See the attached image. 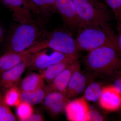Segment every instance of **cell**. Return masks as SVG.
Returning <instances> with one entry per match:
<instances>
[{
	"label": "cell",
	"instance_id": "6da1fadb",
	"mask_svg": "<svg viewBox=\"0 0 121 121\" xmlns=\"http://www.w3.org/2000/svg\"><path fill=\"white\" fill-rule=\"evenodd\" d=\"M83 63L93 79L99 78L113 82L121 75V55L114 48L102 47L91 51Z\"/></svg>",
	"mask_w": 121,
	"mask_h": 121
},
{
	"label": "cell",
	"instance_id": "7a4b0ae2",
	"mask_svg": "<svg viewBox=\"0 0 121 121\" xmlns=\"http://www.w3.org/2000/svg\"><path fill=\"white\" fill-rule=\"evenodd\" d=\"M47 48L72 56L79 55V50L75 39L70 33L56 29L51 31L43 29L40 38L32 46L22 52L26 56Z\"/></svg>",
	"mask_w": 121,
	"mask_h": 121
},
{
	"label": "cell",
	"instance_id": "3957f363",
	"mask_svg": "<svg viewBox=\"0 0 121 121\" xmlns=\"http://www.w3.org/2000/svg\"><path fill=\"white\" fill-rule=\"evenodd\" d=\"M75 40L79 50L90 52L102 47H109L119 52L117 34L110 24L82 25L78 29Z\"/></svg>",
	"mask_w": 121,
	"mask_h": 121
},
{
	"label": "cell",
	"instance_id": "277c9868",
	"mask_svg": "<svg viewBox=\"0 0 121 121\" xmlns=\"http://www.w3.org/2000/svg\"><path fill=\"white\" fill-rule=\"evenodd\" d=\"M72 0L80 20V26L83 25L103 26L109 24L112 20L111 14L107 6L101 1Z\"/></svg>",
	"mask_w": 121,
	"mask_h": 121
},
{
	"label": "cell",
	"instance_id": "5b68a950",
	"mask_svg": "<svg viewBox=\"0 0 121 121\" xmlns=\"http://www.w3.org/2000/svg\"><path fill=\"white\" fill-rule=\"evenodd\" d=\"M43 32V29L36 23H19L13 26L5 39L6 52H21L25 51L37 41Z\"/></svg>",
	"mask_w": 121,
	"mask_h": 121
},
{
	"label": "cell",
	"instance_id": "8992f818",
	"mask_svg": "<svg viewBox=\"0 0 121 121\" xmlns=\"http://www.w3.org/2000/svg\"><path fill=\"white\" fill-rule=\"evenodd\" d=\"M47 49L31 54L27 68L31 70L41 71L56 63L71 59H78L79 55H69L54 51L51 54L47 53Z\"/></svg>",
	"mask_w": 121,
	"mask_h": 121
},
{
	"label": "cell",
	"instance_id": "52a82bcc",
	"mask_svg": "<svg viewBox=\"0 0 121 121\" xmlns=\"http://www.w3.org/2000/svg\"><path fill=\"white\" fill-rule=\"evenodd\" d=\"M28 55L23 60L11 69L0 73V89L2 90L14 86H17L21 77L27 68L31 58Z\"/></svg>",
	"mask_w": 121,
	"mask_h": 121
},
{
	"label": "cell",
	"instance_id": "ba28073f",
	"mask_svg": "<svg viewBox=\"0 0 121 121\" xmlns=\"http://www.w3.org/2000/svg\"><path fill=\"white\" fill-rule=\"evenodd\" d=\"M55 7L68 28L72 31L78 30L80 22L72 0H56Z\"/></svg>",
	"mask_w": 121,
	"mask_h": 121
},
{
	"label": "cell",
	"instance_id": "9c48e42d",
	"mask_svg": "<svg viewBox=\"0 0 121 121\" xmlns=\"http://www.w3.org/2000/svg\"><path fill=\"white\" fill-rule=\"evenodd\" d=\"M12 13L13 19L20 24L36 23L31 12L23 0H0Z\"/></svg>",
	"mask_w": 121,
	"mask_h": 121
},
{
	"label": "cell",
	"instance_id": "30bf717a",
	"mask_svg": "<svg viewBox=\"0 0 121 121\" xmlns=\"http://www.w3.org/2000/svg\"><path fill=\"white\" fill-rule=\"evenodd\" d=\"M90 109L86 100L82 97L68 102L65 111L69 121H89Z\"/></svg>",
	"mask_w": 121,
	"mask_h": 121
},
{
	"label": "cell",
	"instance_id": "8fae6325",
	"mask_svg": "<svg viewBox=\"0 0 121 121\" xmlns=\"http://www.w3.org/2000/svg\"><path fill=\"white\" fill-rule=\"evenodd\" d=\"M68 100L66 95L58 91H54L47 94L42 102L50 114L56 116L65 110Z\"/></svg>",
	"mask_w": 121,
	"mask_h": 121
},
{
	"label": "cell",
	"instance_id": "7c38bea8",
	"mask_svg": "<svg viewBox=\"0 0 121 121\" xmlns=\"http://www.w3.org/2000/svg\"><path fill=\"white\" fill-rule=\"evenodd\" d=\"M100 106L110 112L119 110L121 105V94L112 85L104 87L99 100Z\"/></svg>",
	"mask_w": 121,
	"mask_h": 121
},
{
	"label": "cell",
	"instance_id": "4fadbf2b",
	"mask_svg": "<svg viewBox=\"0 0 121 121\" xmlns=\"http://www.w3.org/2000/svg\"><path fill=\"white\" fill-rule=\"evenodd\" d=\"M79 64L78 60H76L58 75L52 82L45 86L47 94L52 91H56L66 95L69 80L75 69Z\"/></svg>",
	"mask_w": 121,
	"mask_h": 121
},
{
	"label": "cell",
	"instance_id": "5bb4252c",
	"mask_svg": "<svg viewBox=\"0 0 121 121\" xmlns=\"http://www.w3.org/2000/svg\"><path fill=\"white\" fill-rule=\"evenodd\" d=\"M44 80L41 74L36 72H31L19 83L20 91L28 92L37 90L45 87Z\"/></svg>",
	"mask_w": 121,
	"mask_h": 121
},
{
	"label": "cell",
	"instance_id": "9a60e30c",
	"mask_svg": "<svg viewBox=\"0 0 121 121\" xmlns=\"http://www.w3.org/2000/svg\"><path fill=\"white\" fill-rule=\"evenodd\" d=\"M78 59L67 60L54 64L41 71V74L44 81L49 83L64 70Z\"/></svg>",
	"mask_w": 121,
	"mask_h": 121
},
{
	"label": "cell",
	"instance_id": "2e32d148",
	"mask_svg": "<svg viewBox=\"0 0 121 121\" xmlns=\"http://www.w3.org/2000/svg\"><path fill=\"white\" fill-rule=\"evenodd\" d=\"M27 56H24L21 52H6L3 55L0 56V73L17 65Z\"/></svg>",
	"mask_w": 121,
	"mask_h": 121
},
{
	"label": "cell",
	"instance_id": "e0dca14e",
	"mask_svg": "<svg viewBox=\"0 0 121 121\" xmlns=\"http://www.w3.org/2000/svg\"><path fill=\"white\" fill-rule=\"evenodd\" d=\"M44 87L33 91H21V102L26 103L32 106L41 103L47 95Z\"/></svg>",
	"mask_w": 121,
	"mask_h": 121
},
{
	"label": "cell",
	"instance_id": "ac0fdd59",
	"mask_svg": "<svg viewBox=\"0 0 121 121\" xmlns=\"http://www.w3.org/2000/svg\"><path fill=\"white\" fill-rule=\"evenodd\" d=\"M103 87L99 83L91 80L84 91L83 97L86 101L95 102L99 101Z\"/></svg>",
	"mask_w": 121,
	"mask_h": 121
},
{
	"label": "cell",
	"instance_id": "d6986e66",
	"mask_svg": "<svg viewBox=\"0 0 121 121\" xmlns=\"http://www.w3.org/2000/svg\"><path fill=\"white\" fill-rule=\"evenodd\" d=\"M19 89L17 86L11 87L5 91L4 97L5 102L9 107L17 106L21 102Z\"/></svg>",
	"mask_w": 121,
	"mask_h": 121
},
{
	"label": "cell",
	"instance_id": "ffe728a7",
	"mask_svg": "<svg viewBox=\"0 0 121 121\" xmlns=\"http://www.w3.org/2000/svg\"><path fill=\"white\" fill-rule=\"evenodd\" d=\"M16 116L5 102L4 95L0 89V121H15Z\"/></svg>",
	"mask_w": 121,
	"mask_h": 121
},
{
	"label": "cell",
	"instance_id": "44dd1931",
	"mask_svg": "<svg viewBox=\"0 0 121 121\" xmlns=\"http://www.w3.org/2000/svg\"><path fill=\"white\" fill-rule=\"evenodd\" d=\"M16 113L20 121H28L34 112L32 106L21 102L16 107Z\"/></svg>",
	"mask_w": 121,
	"mask_h": 121
},
{
	"label": "cell",
	"instance_id": "7402d4cb",
	"mask_svg": "<svg viewBox=\"0 0 121 121\" xmlns=\"http://www.w3.org/2000/svg\"><path fill=\"white\" fill-rule=\"evenodd\" d=\"M39 9L40 13L47 16L54 10L56 0H30Z\"/></svg>",
	"mask_w": 121,
	"mask_h": 121
},
{
	"label": "cell",
	"instance_id": "603a6c76",
	"mask_svg": "<svg viewBox=\"0 0 121 121\" xmlns=\"http://www.w3.org/2000/svg\"><path fill=\"white\" fill-rule=\"evenodd\" d=\"M80 68V64L75 69L69 80L66 95L68 99H71L72 94L78 83L80 76L82 74Z\"/></svg>",
	"mask_w": 121,
	"mask_h": 121
},
{
	"label": "cell",
	"instance_id": "cb8c5ba5",
	"mask_svg": "<svg viewBox=\"0 0 121 121\" xmlns=\"http://www.w3.org/2000/svg\"><path fill=\"white\" fill-rule=\"evenodd\" d=\"M112 11L116 21L121 19V0H104Z\"/></svg>",
	"mask_w": 121,
	"mask_h": 121
},
{
	"label": "cell",
	"instance_id": "d4e9b609",
	"mask_svg": "<svg viewBox=\"0 0 121 121\" xmlns=\"http://www.w3.org/2000/svg\"><path fill=\"white\" fill-rule=\"evenodd\" d=\"M104 119V117L97 111L94 109H90L89 121H101Z\"/></svg>",
	"mask_w": 121,
	"mask_h": 121
},
{
	"label": "cell",
	"instance_id": "484cf974",
	"mask_svg": "<svg viewBox=\"0 0 121 121\" xmlns=\"http://www.w3.org/2000/svg\"><path fill=\"white\" fill-rule=\"evenodd\" d=\"M116 29L119 52L121 55V19L117 21Z\"/></svg>",
	"mask_w": 121,
	"mask_h": 121
},
{
	"label": "cell",
	"instance_id": "4316f807",
	"mask_svg": "<svg viewBox=\"0 0 121 121\" xmlns=\"http://www.w3.org/2000/svg\"><path fill=\"white\" fill-rule=\"evenodd\" d=\"M26 6L30 9L33 13L36 14H39L40 11L36 5L33 4L30 0H23Z\"/></svg>",
	"mask_w": 121,
	"mask_h": 121
},
{
	"label": "cell",
	"instance_id": "83f0119b",
	"mask_svg": "<svg viewBox=\"0 0 121 121\" xmlns=\"http://www.w3.org/2000/svg\"><path fill=\"white\" fill-rule=\"evenodd\" d=\"M44 121V117L39 112H34L28 121Z\"/></svg>",
	"mask_w": 121,
	"mask_h": 121
},
{
	"label": "cell",
	"instance_id": "f1b7e54d",
	"mask_svg": "<svg viewBox=\"0 0 121 121\" xmlns=\"http://www.w3.org/2000/svg\"><path fill=\"white\" fill-rule=\"evenodd\" d=\"M112 86L121 94V76L120 75L113 81Z\"/></svg>",
	"mask_w": 121,
	"mask_h": 121
},
{
	"label": "cell",
	"instance_id": "f546056e",
	"mask_svg": "<svg viewBox=\"0 0 121 121\" xmlns=\"http://www.w3.org/2000/svg\"><path fill=\"white\" fill-rule=\"evenodd\" d=\"M5 32L4 27L0 24V46L4 41L5 39Z\"/></svg>",
	"mask_w": 121,
	"mask_h": 121
},
{
	"label": "cell",
	"instance_id": "4dcf8cb0",
	"mask_svg": "<svg viewBox=\"0 0 121 121\" xmlns=\"http://www.w3.org/2000/svg\"><path fill=\"white\" fill-rule=\"evenodd\" d=\"M119 110H120L121 111V107H120V109H119Z\"/></svg>",
	"mask_w": 121,
	"mask_h": 121
},
{
	"label": "cell",
	"instance_id": "1f68e13d",
	"mask_svg": "<svg viewBox=\"0 0 121 121\" xmlns=\"http://www.w3.org/2000/svg\"></svg>",
	"mask_w": 121,
	"mask_h": 121
}]
</instances>
